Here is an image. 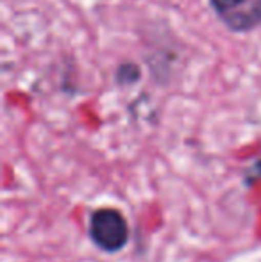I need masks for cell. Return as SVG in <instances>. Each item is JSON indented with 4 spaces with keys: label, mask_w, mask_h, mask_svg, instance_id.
Wrapping results in <instances>:
<instances>
[{
    "label": "cell",
    "mask_w": 261,
    "mask_h": 262,
    "mask_svg": "<svg viewBox=\"0 0 261 262\" xmlns=\"http://www.w3.org/2000/svg\"><path fill=\"white\" fill-rule=\"evenodd\" d=\"M88 237L101 252L113 255L129 245V223L116 207H98L90 214Z\"/></svg>",
    "instance_id": "6da1fadb"
},
{
    "label": "cell",
    "mask_w": 261,
    "mask_h": 262,
    "mask_svg": "<svg viewBox=\"0 0 261 262\" xmlns=\"http://www.w3.org/2000/svg\"><path fill=\"white\" fill-rule=\"evenodd\" d=\"M209 7L234 34H247L261 25V0H209Z\"/></svg>",
    "instance_id": "7a4b0ae2"
},
{
    "label": "cell",
    "mask_w": 261,
    "mask_h": 262,
    "mask_svg": "<svg viewBox=\"0 0 261 262\" xmlns=\"http://www.w3.org/2000/svg\"><path fill=\"white\" fill-rule=\"evenodd\" d=\"M142 66L134 61H124L116 66L115 75H113V80L118 88H129L134 86L142 80Z\"/></svg>",
    "instance_id": "3957f363"
},
{
    "label": "cell",
    "mask_w": 261,
    "mask_h": 262,
    "mask_svg": "<svg viewBox=\"0 0 261 262\" xmlns=\"http://www.w3.org/2000/svg\"><path fill=\"white\" fill-rule=\"evenodd\" d=\"M261 180V157L256 159L254 162H252L251 166H247L244 171V184L245 187H251L254 186L256 182H259Z\"/></svg>",
    "instance_id": "277c9868"
}]
</instances>
